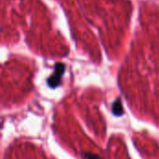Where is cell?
<instances>
[{
    "label": "cell",
    "instance_id": "cell-1",
    "mask_svg": "<svg viewBox=\"0 0 159 159\" xmlns=\"http://www.w3.org/2000/svg\"><path fill=\"white\" fill-rule=\"evenodd\" d=\"M64 70H65V67H64L63 64H61V63L56 64L54 72L52 73V75L48 80V84L49 87L56 88L57 86H59V84L61 82V76L64 73Z\"/></svg>",
    "mask_w": 159,
    "mask_h": 159
},
{
    "label": "cell",
    "instance_id": "cell-2",
    "mask_svg": "<svg viewBox=\"0 0 159 159\" xmlns=\"http://www.w3.org/2000/svg\"><path fill=\"white\" fill-rule=\"evenodd\" d=\"M112 112L116 116H121L124 113V110H123V106H122V102L119 98H117L112 106Z\"/></svg>",
    "mask_w": 159,
    "mask_h": 159
},
{
    "label": "cell",
    "instance_id": "cell-3",
    "mask_svg": "<svg viewBox=\"0 0 159 159\" xmlns=\"http://www.w3.org/2000/svg\"><path fill=\"white\" fill-rule=\"evenodd\" d=\"M84 157H86V159H104L99 155H96L93 153H89V152L84 153Z\"/></svg>",
    "mask_w": 159,
    "mask_h": 159
}]
</instances>
